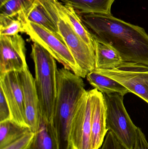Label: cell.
Listing matches in <instances>:
<instances>
[{
    "instance_id": "cell-1",
    "label": "cell",
    "mask_w": 148,
    "mask_h": 149,
    "mask_svg": "<svg viewBox=\"0 0 148 149\" xmlns=\"http://www.w3.org/2000/svg\"><path fill=\"white\" fill-rule=\"evenodd\" d=\"M76 13L95 39L114 48L123 62L148 66V35L144 29L112 15Z\"/></svg>"
},
{
    "instance_id": "cell-2",
    "label": "cell",
    "mask_w": 148,
    "mask_h": 149,
    "mask_svg": "<svg viewBox=\"0 0 148 149\" xmlns=\"http://www.w3.org/2000/svg\"><path fill=\"white\" fill-rule=\"evenodd\" d=\"M57 88L51 124L58 149H70L72 122L88 91L82 78L64 68L58 70Z\"/></svg>"
},
{
    "instance_id": "cell-3",
    "label": "cell",
    "mask_w": 148,
    "mask_h": 149,
    "mask_svg": "<svg viewBox=\"0 0 148 149\" xmlns=\"http://www.w3.org/2000/svg\"><path fill=\"white\" fill-rule=\"evenodd\" d=\"M31 56L34 64L35 82L41 118L51 123L57 95L58 70L56 60L36 43L32 45Z\"/></svg>"
},
{
    "instance_id": "cell-4",
    "label": "cell",
    "mask_w": 148,
    "mask_h": 149,
    "mask_svg": "<svg viewBox=\"0 0 148 149\" xmlns=\"http://www.w3.org/2000/svg\"><path fill=\"white\" fill-rule=\"evenodd\" d=\"M51 18L57 25L76 62L85 77L95 69V51L90 48L74 30L58 0H40Z\"/></svg>"
},
{
    "instance_id": "cell-5",
    "label": "cell",
    "mask_w": 148,
    "mask_h": 149,
    "mask_svg": "<svg viewBox=\"0 0 148 149\" xmlns=\"http://www.w3.org/2000/svg\"><path fill=\"white\" fill-rule=\"evenodd\" d=\"M24 33L33 42L36 43L48 52L63 68L82 78H85L62 37L44 27L26 20L23 22Z\"/></svg>"
},
{
    "instance_id": "cell-6",
    "label": "cell",
    "mask_w": 148,
    "mask_h": 149,
    "mask_svg": "<svg viewBox=\"0 0 148 149\" xmlns=\"http://www.w3.org/2000/svg\"><path fill=\"white\" fill-rule=\"evenodd\" d=\"M106 107V125L126 149H133L136 127L123 103V95L118 93L103 94Z\"/></svg>"
},
{
    "instance_id": "cell-7",
    "label": "cell",
    "mask_w": 148,
    "mask_h": 149,
    "mask_svg": "<svg viewBox=\"0 0 148 149\" xmlns=\"http://www.w3.org/2000/svg\"><path fill=\"white\" fill-rule=\"evenodd\" d=\"M94 70L118 81L148 103V66L123 62L116 69Z\"/></svg>"
},
{
    "instance_id": "cell-8",
    "label": "cell",
    "mask_w": 148,
    "mask_h": 149,
    "mask_svg": "<svg viewBox=\"0 0 148 149\" xmlns=\"http://www.w3.org/2000/svg\"><path fill=\"white\" fill-rule=\"evenodd\" d=\"M28 67L25 42L19 34L0 35V76L15 72H21Z\"/></svg>"
},
{
    "instance_id": "cell-9",
    "label": "cell",
    "mask_w": 148,
    "mask_h": 149,
    "mask_svg": "<svg viewBox=\"0 0 148 149\" xmlns=\"http://www.w3.org/2000/svg\"><path fill=\"white\" fill-rule=\"evenodd\" d=\"M0 88L8 104L11 120L20 126L28 127L26 122L23 91L19 73L12 72L0 76Z\"/></svg>"
},
{
    "instance_id": "cell-10",
    "label": "cell",
    "mask_w": 148,
    "mask_h": 149,
    "mask_svg": "<svg viewBox=\"0 0 148 149\" xmlns=\"http://www.w3.org/2000/svg\"><path fill=\"white\" fill-rule=\"evenodd\" d=\"M91 98L88 91L72 122L70 149H91Z\"/></svg>"
},
{
    "instance_id": "cell-11",
    "label": "cell",
    "mask_w": 148,
    "mask_h": 149,
    "mask_svg": "<svg viewBox=\"0 0 148 149\" xmlns=\"http://www.w3.org/2000/svg\"><path fill=\"white\" fill-rule=\"evenodd\" d=\"M19 74L23 91L26 123L30 130L35 133L39 129L41 120L35 79L28 67L19 72Z\"/></svg>"
},
{
    "instance_id": "cell-12",
    "label": "cell",
    "mask_w": 148,
    "mask_h": 149,
    "mask_svg": "<svg viewBox=\"0 0 148 149\" xmlns=\"http://www.w3.org/2000/svg\"><path fill=\"white\" fill-rule=\"evenodd\" d=\"M91 101V149H100L108 130L104 95L96 88L89 90Z\"/></svg>"
},
{
    "instance_id": "cell-13",
    "label": "cell",
    "mask_w": 148,
    "mask_h": 149,
    "mask_svg": "<svg viewBox=\"0 0 148 149\" xmlns=\"http://www.w3.org/2000/svg\"><path fill=\"white\" fill-rule=\"evenodd\" d=\"M17 19L21 22L28 20L39 24L55 34L60 35L57 25L40 0H35L30 7L19 14Z\"/></svg>"
},
{
    "instance_id": "cell-14",
    "label": "cell",
    "mask_w": 148,
    "mask_h": 149,
    "mask_svg": "<svg viewBox=\"0 0 148 149\" xmlns=\"http://www.w3.org/2000/svg\"><path fill=\"white\" fill-rule=\"evenodd\" d=\"M95 55L96 69L113 70L118 68L123 63L117 51L110 45L96 40Z\"/></svg>"
},
{
    "instance_id": "cell-15",
    "label": "cell",
    "mask_w": 148,
    "mask_h": 149,
    "mask_svg": "<svg viewBox=\"0 0 148 149\" xmlns=\"http://www.w3.org/2000/svg\"><path fill=\"white\" fill-rule=\"evenodd\" d=\"M65 6L79 13L111 15V7L115 0H58Z\"/></svg>"
},
{
    "instance_id": "cell-16",
    "label": "cell",
    "mask_w": 148,
    "mask_h": 149,
    "mask_svg": "<svg viewBox=\"0 0 148 149\" xmlns=\"http://www.w3.org/2000/svg\"><path fill=\"white\" fill-rule=\"evenodd\" d=\"M28 149H58V143L51 123L41 118L40 126Z\"/></svg>"
},
{
    "instance_id": "cell-17",
    "label": "cell",
    "mask_w": 148,
    "mask_h": 149,
    "mask_svg": "<svg viewBox=\"0 0 148 149\" xmlns=\"http://www.w3.org/2000/svg\"><path fill=\"white\" fill-rule=\"evenodd\" d=\"M86 77L89 84L103 94L117 93L124 96L130 93L128 89L118 81L94 70L88 73Z\"/></svg>"
},
{
    "instance_id": "cell-18",
    "label": "cell",
    "mask_w": 148,
    "mask_h": 149,
    "mask_svg": "<svg viewBox=\"0 0 148 149\" xmlns=\"http://www.w3.org/2000/svg\"><path fill=\"white\" fill-rule=\"evenodd\" d=\"M31 131L29 128L20 126L12 120L0 123V149L5 148Z\"/></svg>"
},
{
    "instance_id": "cell-19",
    "label": "cell",
    "mask_w": 148,
    "mask_h": 149,
    "mask_svg": "<svg viewBox=\"0 0 148 149\" xmlns=\"http://www.w3.org/2000/svg\"><path fill=\"white\" fill-rule=\"evenodd\" d=\"M63 10L67 17L76 33L93 49H95L96 40L83 24L76 10L62 3Z\"/></svg>"
},
{
    "instance_id": "cell-20",
    "label": "cell",
    "mask_w": 148,
    "mask_h": 149,
    "mask_svg": "<svg viewBox=\"0 0 148 149\" xmlns=\"http://www.w3.org/2000/svg\"><path fill=\"white\" fill-rule=\"evenodd\" d=\"M35 0H8L0 6L1 13L10 17H17L19 14L30 7Z\"/></svg>"
},
{
    "instance_id": "cell-21",
    "label": "cell",
    "mask_w": 148,
    "mask_h": 149,
    "mask_svg": "<svg viewBox=\"0 0 148 149\" xmlns=\"http://www.w3.org/2000/svg\"><path fill=\"white\" fill-rule=\"evenodd\" d=\"M24 33L22 23L18 19L0 14V35L13 36Z\"/></svg>"
},
{
    "instance_id": "cell-22",
    "label": "cell",
    "mask_w": 148,
    "mask_h": 149,
    "mask_svg": "<svg viewBox=\"0 0 148 149\" xmlns=\"http://www.w3.org/2000/svg\"><path fill=\"white\" fill-rule=\"evenodd\" d=\"M34 132H29L13 143L2 149H28L34 136Z\"/></svg>"
},
{
    "instance_id": "cell-23",
    "label": "cell",
    "mask_w": 148,
    "mask_h": 149,
    "mask_svg": "<svg viewBox=\"0 0 148 149\" xmlns=\"http://www.w3.org/2000/svg\"><path fill=\"white\" fill-rule=\"evenodd\" d=\"M100 149H126L118 141L115 135L108 130Z\"/></svg>"
},
{
    "instance_id": "cell-24",
    "label": "cell",
    "mask_w": 148,
    "mask_h": 149,
    "mask_svg": "<svg viewBox=\"0 0 148 149\" xmlns=\"http://www.w3.org/2000/svg\"><path fill=\"white\" fill-rule=\"evenodd\" d=\"M9 120H11L10 109L3 91L0 88V123Z\"/></svg>"
},
{
    "instance_id": "cell-25",
    "label": "cell",
    "mask_w": 148,
    "mask_h": 149,
    "mask_svg": "<svg viewBox=\"0 0 148 149\" xmlns=\"http://www.w3.org/2000/svg\"><path fill=\"white\" fill-rule=\"evenodd\" d=\"M133 149H148V143L144 133L137 128L135 141Z\"/></svg>"
},
{
    "instance_id": "cell-26",
    "label": "cell",
    "mask_w": 148,
    "mask_h": 149,
    "mask_svg": "<svg viewBox=\"0 0 148 149\" xmlns=\"http://www.w3.org/2000/svg\"><path fill=\"white\" fill-rule=\"evenodd\" d=\"M8 1V0H0V6H1L4 3Z\"/></svg>"
}]
</instances>
